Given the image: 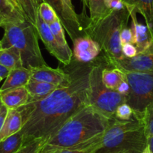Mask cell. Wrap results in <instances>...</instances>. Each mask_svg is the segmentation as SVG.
<instances>
[{"mask_svg":"<svg viewBox=\"0 0 153 153\" xmlns=\"http://www.w3.org/2000/svg\"><path fill=\"white\" fill-rule=\"evenodd\" d=\"M107 66L104 56L101 54L92 61V68L89 80V105L96 109L107 118L115 117L117 107L123 103H126V96L118 92L107 89L102 82L101 72Z\"/></svg>","mask_w":153,"mask_h":153,"instance_id":"8992f818","label":"cell"},{"mask_svg":"<svg viewBox=\"0 0 153 153\" xmlns=\"http://www.w3.org/2000/svg\"><path fill=\"white\" fill-rule=\"evenodd\" d=\"M123 71L138 73H153V42L151 45L132 58L123 57L110 65Z\"/></svg>","mask_w":153,"mask_h":153,"instance_id":"9c48e42d","label":"cell"},{"mask_svg":"<svg viewBox=\"0 0 153 153\" xmlns=\"http://www.w3.org/2000/svg\"><path fill=\"white\" fill-rule=\"evenodd\" d=\"M31 77V71L25 67L11 70L5 78V82L0 88V92L14 89V88L25 86L29 81Z\"/></svg>","mask_w":153,"mask_h":153,"instance_id":"2e32d148","label":"cell"},{"mask_svg":"<svg viewBox=\"0 0 153 153\" xmlns=\"http://www.w3.org/2000/svg\"><path fill=\"white\" fill-rule=\"evenodd\" d=\"M26 20L35 26L38 8L45 0H19Z\"/></svg>","mask_w":153,"mask_h":153,"instance_id":"d4e9b609","label":"cell"},{"mask_svg":"<svg viewBox=\"0 0 153 153\" xmlns=\"http://www.w3.org/2000/svg\"><path fill=\"white\" fill-rule=\"evenodd\" d=\"M130 13V17L131 18V29L134 38V45L136 46L138 53L145 51L153 42L152 35L147 28L146 25H143L139 23L137 18V12L130 7H126Z\"/></svg>","mask_w":153,"mask_h":153,"instance_id":"4fadbf2b","label":"cell"},{"mask_svg":"<svg viewBox=\"0 0 153 153\" xmlns=\"http://www.w3.org/2000/svg\"><path fill=\"white\" fill-rule=\"evenodd\" d=\"M5 22L6 21L5 20V19H4L2 16H0V27H2V25H3Z\"/></svg>","mask_w":153,"mask_h":153,"instance_id":"b9f144b4","label":"cell"},{"mask_svg":"<svg viewBox=\"0 0 153 153\" xmlns=\"http://www.w3.org/2000/svg\"><path fill=\"white\" fill-rule=\"evenodd\" d=\"M114 117L121 121H129L134 118V112L129 104L123 103L117 108Z\"/></svg>","mask_w":153,"mask_h":153,"instance_id":"f1b7e54d","label":"cell"},{"mask_svg":"<svg viewBox=\"0 0 153 153\" xmlns=\"http://www.w3.org/2000/svg\"><path fill=\"white\" fill-rule=\"evenodd\" d=\"M101 79L104 86L110 90H117L120 84L126 80L124 71L117 68L106 66L101 72Z\"/></svg>","mask_w":153,"mask_h":153,"instance_id":"ffe728a7","label":"cell"},{"mask_svg":"<svg viewBox=\"0 0 153 153\" xmlns=\"http://www.w3.org/2000/svg\"><path fill=\"white\" fill-rule=\"evenodd\" d=\"M2 80H3V79H2V78H1V77H0V83H1V81H2Z\"/></svg>","mask_w":153,"mask_h":153,"instance_id":"f6af8a7d","label":"cell"},{"mask_svg":"<svg viewBox=\"0 0 153 153\" xmlns=\"http://www.w3.org/2000/svg\"><path fill=\"white\" fill-rule=\"evenodd\" d=\"M126 7L132 8L143 17L153 39V0H123Z\"/></svg>","mask_w":153,"mask_h":153,"instance_id":"9a60e30c","label":"cell"},{"mask_svg":"<svg viewBox=\"0 0 153 153\" xmlns=\"http://www.w3.org/2000/svg\"><path fill=\"white\" fill-rule=\"evenodd\" d=\"M45 140L42 139H37L31 141L29 143L23 145L15 153H38L41 146Z\"/></svg>","mask_w":153,"mask_h":153,"instance_id":"f546056e","label":"cell"},{"mask_svg":"<svg viewBox=\"0 0 153 153\" xmlns=\"http://www.w3.org/2000/svg\"><path fill=\"white\" fill-rule=\"evenodd\" d=\"M129 18L130 13L126 7L124 9L112 11L96 26L85 30L86 35L91 37L99 45L108 67L113 62L124 57L120 35L122 30L128 26Z\"/></svg>","mask_w":153,"mask_h":153,"instance_id":"277c9868","label":"cell"},{"mask_svg":"<svg viewBox=\"0 0 153 153\" xmlns=\"http://www.w3.org/2000/svg\"><path fill=\"white\" fill-rule=\"evenodd\" d=\"M103 134L98 135L83 143L62 149L55 153H93L101 144Z\"/></svg>","mask_w":153,"mask_h":153,"instance_id":"603a6c76","label":"cell"},{"mask_svg":"<svg viewBox=\"0 0 153 153\" xmlns=\"http://www.w3.org/2000/svg\"><path fill=\"white\" fill-rule=\"evenodd\" d=\"M31 71L30 80L45 82L51 84L61 86L70 81L71 76L64 68H53L48 65L29 68Z\"/></svg>","mask_w":153,"mask_h":153,"instance_id":"8fae6325","label":"cell"},{"mask_svg":"<svg viewBox=\"0 0 153 153\" xmlns=\"http://www.w3.org/2000/svg\"><path fill=\"white\" fill-rule=\"evenodd\" d=\"M129 89H130V86H129L127 80L123 81L121 84L119 86V87L117 89V92H118L119 93L123 95H127L128 93L129 92Z\"/></svg>","mask_w":153,"mask_h":153,"instance_id":"e575fe53","label":"cell"},{"mask_svg":"<svg viewBox=\"0 0 153 153\" xmlns=\"http://www.w3.org/2000/svg\"><path fill=\"white\" fill-rule=\"evenodd\" d=\"M147 137L140 118L121 121L113 117L103 134L99 146L93 153H142Z\"/></svg>","mask_w":153,"mask_h":153,"instance_id":"3957f363","label":"cell"},{"mask_svg":"<svg viewBox=\"0 0 153 153\" xmlns=\"http://www.w3.org/2000/svg\"><path fill=\"white\" fill-rule=\"evenodd\" d=\"M49 27L51 29V32H52L54 38H56V40L58 42V43L61 46L65 48H70L68 46L67 41H66V38L64 32V28H63V26L59 19H57L56 20L51 23L49 25Z\"/></svg>","mask_w":153,"mask_h":153,"instance_id":"4316f807","label":"cell"},{"mask_svg":"<svg viewBox=\"0 0 153 153\" xmlns=\"http://www.w3.org/2000/svg\"><path fill=\"white\" fill-rule=\"evenodd\" d=\"M104 4L107 9L110 10V11H119L126 8L123 0H105Z\"/></svg>","mask_w":153,"mask_h":153,"instance_id":"1f68e13d","label":"cell"},{"mask_svg":"<svg viewBox=\"0 0 153 153\" xmlns=\"http://www.w3.org/2000/svg\"><path fill=\"white\" fill-rule=\"evenodd\" d=\"M147 143H148V146L151 151L153 152V137L147 138Z\"/></svg>","mask_w":153,"mask_h":153,"instance_id":"74e56055","label":"cell"},{"mask_svg":"<svg viewBox=\"0 0 153 153\" xmlns=\"http://www.w3.org/2000/svg\"><path fill=\"white\" fill-rule=\"evenodd\" d=\"M9 71H10L8 69H7L6 68H5L4 66H2V65L0 64V77L1 78H6V76H8Z\"/></svg>","mask_w":153,"mask_h":153,"instance_id":"8d00e7d4","label":"cell"},{"mask_svg":"<svg viewBox=\"0 0 153 153\" xmlns=\"http://www.w3.org/2000/svg\"><path fill=\"white\" fill-rule=\"evenodd\" d=\"M0 64L9 71L23 67L21 55L17 48L10 47L0 51Z\"/></svg>","mask_w":153,"mask_h":153,"instance_id":"7402d4cb","label":"cell"},{"mask_svg":"<svg viewBox=\"0 0 153 153\" xmlns=\"http://www.w3.org/2000/svg\"><path fill=\"white\" fill-rule=\"evenodd\" d=\"M23 127V119L17 109H8L6 117L0 131V141L20 131Z\"/></svg>","mask_w":153,"mask_h":153,"instance_id":"e0dca14e","label":"cell"},{"mask_svg":"<svg viewBox=\"0 0 153 153\" xmlns=\"http://www.w3.org/2000/svg\"><path fill=\"white\" fill-rule=\"evenodd\" d=\"M123 71L130 86L126 103L131 107L134 114L139 116L149 104L153 103V73Z\"/></svg>","mask_w":153,"mask_h":153,"instance_id":"52a82bcc","label":"cell"},{"mask_svg":"<svg viewBox=\"0 0 153 153\" xmlns=\"http://www.w3.org/2000/svg\"><path fill=\"white\" fill-rule=\"evenodd\" d=\"M3 104H2V100H1V98H0V112H1V110H2V107H3Z\"/></svg>","mask_w":153,"mask_h":153,"instance_id":"7bdbcfd3","label":"cell"},{"mask_svg":"<svg viewBox=\"0 0 153 153\" xmlns=\"http://www.w3.org/2000/svg\"><path fill=\"white\" fill-rule=\"evenodd\" d=\"M82 2H83V10H86V7H89V0H81Z\"/></svg>","mask_w":153,"mask_h":153,"instance_id":"f35d334b","label":"cell"},{"mask_svg":"<svg viewBox=\"0 0 153 153\" xmlns=\"http://www.w3.org/2000/svg\"><path fill=\"white\" fill-rule=\"evenodd\" d=\"M2 49V45H1V42H0V51H1V50Z\"/></svg>","mask_w":153,"mask_h":153,"instance_id":"ee69618b","label":"cell"},{"mask_svg":"<svg viewBox=\"0 0 153 153\" xmlns=\"http://www.w3.org/2000/svg\"><path fill=\"white\" fill-rule=\"evenodd\" d=\"M59 86L45 83V82H39L29 80V81L25 86V87H26V90L29 93V99L40 100L48 96L55 89H56Z\"/></svg>","mask_w":153,"mask_h":153,"instance_id":"ac0fdd59","label":"cell"},{"mask_svg":"<svg viewBox=\"0 0 153 153\" xmlns=\"http://www.w3.org/2000/svg\"><path fill=\"white\" fill-rule=\"evenodd\" d=\"M0 16L6 22L11 23H21L26 20L23 11L11 0H0Z\"/></svg>","mask_w":153,"mask_h":153,"instance_id":"44dd1931","label":"cell"},{"mask_svg":"<svg viewBox=\"0 0 153 153\" xmlns=\"http://www.w3.org/2000/svg\"><path fill=\"white\" fill-rule=\"evenodd\" d=\"M92 62H80L72 59L64 70L70 81L61 85L48 96L30 100L17 110L23 119V145L37 139L46 140L89 102V80Z\"/></svg>","mask_w":153,"mask_h":153,"instance_id":"6da1fadb","label":"cell"},{"mask_svg":"<svg viewBox=\"0 0 153 153\" xmlns=\"http://www.w3.org/2000/svg\"><path fill=\"white\" fill-rule=\"evenodd\" d=\"M23 146L21 131L0 141V153H15Z\"/></svg>","mask_w":153,"mask_h":153,"instance_id":"cb8c5ba5","label":"cell"},{"mask_svg":"<svg viewBox=\"0 0 153 153\" xmlns=\"http://www.w3.org/2000/svg\"><path fill=\"white\" fill-rule=\"evenodd\" d=\"M35 27L38 31V36L42 41L48 52L60 62L62 63L64 66L70 64L73 58V51L70 48H63L58 43L50 29L49 25L47 24L41 18L38 13L37 15Z\"/></svg>","mask_w":153,"mask_h":153,"instance_id":"ba28073f","label":"cell"},{"mask_svg":"<svg viewBox=\"0 0 153 153\" xmlns=\"http://www.w3.org/2000/svg\"><path fill=\"white\" fill-rule=\"evenodd\" d=\"M122 51H123V56L127 58L134 57L138 53L136 46L132 44H126V45H123L122 48Z\"/></svg>","mask_w":153,"mask_h":153,"instance_id":"d6a6232c","label":"cell"},{"mask_svg":"<svg viewBox=\"0 0 153 153\" xmlns=\"http://www.w3.org/2000/svg\"><path fill=\"white\" fill-rule=\"evenodd\" d=\"M60 2L62 11L60 21L71 40L74 41L78 37L86 36L85 26L80 20V14L75 11L72 0H60Z\"/></svg>","mask_w":153,"mask_h":153,"instance_id":"30bf717a","label":"cell"},{"mask_svg":"<svg viewBox=\"0 0 153 153\" xmlns=\"http://www.w3.org/2000/svg\"><path fill=\"white\" fill-rule=\"evenodd\" d=\"M7 112H8V109H7L5 106H3L2 110H1V112H0V131H1V130H2L4 121H5V117H6Z\"/></svg>","mask_w":153,"mask_h":153,"instance_id":"d590c367","label":"cell"},{"mask_svg":"<svg viewBox=\"0 0 153 153\" xmlns=\"http://www.w3.org/2000/svg\"><path fill=\"white\" fill-rule=\"evenodd\" d=\"M142 153H153V152L151 151V149H150V148H149V146L147 145V146L146 147L145 149H144Z\"/></svg>","mask_w":153,"mask_h":153,"instance_id":"60d3db41","label":"cell"},{"mask_svg":"<svg viewBox=\"0 0 153 153\" xmlns=\"http://www.w3.org/2000/svg\"><path fill=\"white\" fill-rule=\"evenodd\" d=\"M11 1H12V2H14V5H15L17 8H20V10H22V8H21V6H20V2H19V0H11ZM22 11H23V10H22Z\"/></svg>","mask_w":153,"mask_h":153,"instance_id":"ab89813d","label":"cell"},{"mask_svg":"<svg viewBox=\"0 0 153 153\" xmlns=\"http://www.w3.org/2000/svg\"><path fill=\"white\" fill-rule=\"evenodd\" d=\"M110 119L87 105L45 141L38 153H55L89 140L104 132Z\"/></svg>","mask_w":153,"mask_h":153,"instance_id":"7a4b0ae2","label":"cell"},{"mask_svg":"<svg viewBox=\"0 0 153 153\" xmlns=\"http://www.w3.org/2000/svg\"><path fill=\"white\" fill-rule=\"evenodd\" d=\"M104 2L105 0H89L88 8L89 9L90 16L89 22L84 29V32L86 29H92L96 26L100 20H102L111 12L105 6Z\"/></svg>","mask_w":153,"mask_h":153,"instance_id":"d6986e66","label":"cell"},{"mask_svg":"<svg viewBox=\"0 0 153 153\" xmlns=\"http://www.w3.org/2000/svg\"><path fill=\"white\" fill-rule=\"evenodd\" d=\"M137 117L140 118L142 123L146 137L147 138L153 137V103L149 104L142 113Z\"/></svg>","mask_w":153,"mask_h":153,"instance_id":"484cf974","label":"cell"},{"mask_svg":"<svg viewBox=\"0 0 153 153\" xmlns=\"http://www.w3.org/2000/svg\"><path fill=\"white\" fill-rule=\"evenodd\" d=\"M73 59L80 62H91L101 53L99 45L91 37L86 35L73 41Z\"/></svg>","mask_w":153,"mask_h":153,"instance_id":"7c38bea8","label":"cell"},{"mask_svg":"<svg viewBox=\"0 0 153 153\" xmlns=\"http://www.w3.org/2000/svg\"><path fill=\"white\" fill-rule=\"evenodd\" d=\"M38 13L40 15L41 18L48 25L56 20L57 19H59L53 7L45 2L41 4L38 8Z\"/></svg>","mask_w":153,"mask_h":153,"instance_id":"83f0119b","label":"cell"},{"mask_svg":"<svg viewBox=\"0 0 153 153\" xmlns=\"http://www.w3.org/2000/svg\"><path fill=\"white\" fill-rule=\"evenodd\" d=\"M45 2L51 5L55 11L56 12L59 18L61 20L62 19V5L60 0H45Z\"/></svg>","mask_w":153,"mask_h":153,"instance_id":"836d02e7","label":"cell"},{"mask_svg":"<svg viewBox=\"0 0 153 153\" xmlns=\"http://www.w3.org/2000/svg\"><path fill=\"white\" fill-rule=\"evenodd\" d=\"M0 98L7 109H18L28 102L29 95L26 87L22 86L0 92Z\"/></svg>","mask_w":153,"mask_h":153,"instance_id":"5bb4252c","label":"cell"},{"mask_svg":"<svg viewBox=\"0 0 153 153\" xmlns=\"http://www.w3.org/2000/svg\"><path fill=\"white\" fill-rule=\"evenodd\" d=\"M4 35L0 41L2 48L14 47L20 53L23 67L30 68L47 65L38 44L36 27L27 20L21 23L5 22Z\"/></svg>","mask_w":153,"mask_h":153,"instance_id":"5b68a950","label":"cell"},{"mask_svg":"<svg viewBox=\"0 0 153 153\" xmlns=\"http://www.w3.org/2000/svg\"><path fill=\"white\" fill-rule=\"evenodd\" d=\"M120 39H121L122 46L126 44L134 45V33L131 28H128V26L125 27L121 32Z\"/></svg>","mask_w":153,"mask_h":153,"instance_id":"4dcf8cb0","label":"cell"}]
</instances>
